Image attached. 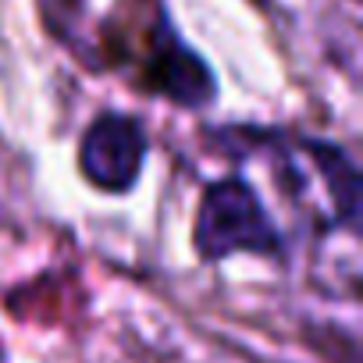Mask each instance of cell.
Here are the masks:
<instances>
[{"label": "cell", "instance_id": "obj_1", "mask_svg": "<svg viewBox=\"0 0 363 363\" xmlns=\"http://www.w3.org/2000/svg\"><path fill=\"white\" fill-rule=\"evenodd\" d=\"M193 239L203 260H228L239 253L278 257L285 246L257 189L246 186L242 178H221L207 186Z\"/></svg>", "mask_w": 363, "mask_h": 363}, {"label": "cell", "instance_id": "obj_2", "mask_svg": "<svg viewBox=\"0 0 363 363\" xmlns=\"http://www.w3.org/2000/svg\"><path fill=\"white\" fill-rule=\"evenodd\" d=\"M143 160H146V135L143 125L128 114L107 111L82 132L79 171L89 186L111 196H125L135 186L143 174Z\"/></svg>", "mask_w": 363, "mask_h": 363}]
</instances>
